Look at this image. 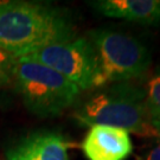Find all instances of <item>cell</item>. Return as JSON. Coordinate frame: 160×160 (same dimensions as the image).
Listing matches in <instances>:
<instances>
[{
  "label": "cell",
  "mask_w": 160,
  "mask_h": 160,
  "mask_svg": "<svg viewBox=\"0 0 160 160\" xmlns=\"http://www.w3.org/2000/svg\"><path fill=\"white\" fill-rule=\"evenodd\" d=\"M145 94L148 109L160 112V72L153 75L148 80L145 88Z\"/></svg>",
  "instance_id": "obj_10"
},
{
  "label": "cell",
  "mask_w": 160,
  "mask_h": 160,
  "mask_svg": "<svg viewBox=\"0 0 160 160\" xmlns=\"http://www.w3.org/2000/svg\"><path fill=\"white\" fill-rule=\"evenodd\" d=\"M28 57L57 71L80 90L96 88L98 74L96 52L84 37L58 42L28 55Z\"/></svg>",
  "instance_id": "obj_5"
},
{
  "label": "cell",
  "mask_w": 160,
  "mask_h": 160,
  "mask_svg": "<svg viewBox=\"0 0 160 160\" xmlns=\"http://www.w3.org/2000/svg\"><path fill=\"white\" fill-rule=\"evenodd\" d=\"M88 160H126L133 152L129 133L104 125L92 126L82 142Z\"/></svg>",
  "instance_id": "obj_6"
},
{
  "label": "cell",
  "mask_w": 160,
  "mask_h": 160,
  "mask_svg": "<svg viewBox=\"0 0 160 160\" xmlns=\"http://www.w3.org/2000/svg\"><path fill=\"white\" fill-rule=\"evenodd\" d=\"M89 37L98 65L96 88L139 78L149 69L151 52L131 34L98 29L89 32Z\"/></svg>",
  "instance_id": "obj_4"
},
{
  "label": "cell",
  "mask_w": 160,
  "mask_h": 160,
  "mask_svg": "<svg viewBox=\"0 0 160 160\" xmlns=\"http://www.w3.org/2000/svg\"><path fill=\"white\" fill-rule=\"evenodd\" d=\"M2 2H4V1H0V5H1V4H2Z\"/></svg>",
  "instance_id": "obj_13"
},
{
  "label": "cell",
  "mask_w": 160,
  "mask_h": 160,
  "mask_svg": "<svg viewBox=\"0 0 160 160\" xmlns=\"http://www.w3.org/2000/svg\"><path fill=\"white\" fill-rule=\"evenodd\" d=\"M137 160H160V140L151 143L141 154L138 155Z\"/></svg>",
  "instance_id": "obj_11"
},
{
  "label": "cell",
  "mask_w": 160,
  "mask_h": 160,
  "mask_svg": "<svg viewBox=\"0 0 160 160\" xmlns=\"http://www.w3.org/2000/svg\"><path fill=\"white\" fill-rule=\"evenodd\" d=\"M13 82L26 108L38 116L62 114L81 92L64 76L28 56L17 58Z\"/></svg>",
  "instance_id": "obj_3"
},
{
  "label": "cell",
  "mask_w": 160,
  "mask_h": 160,
  "mask_svg": "<svg viewBox=\"0 0 160 160\" xmlns=\"http://www.w3.org/2000/svg\"><path fill=\"white\" fill-rule=\"evenodd\" d=\"M17 58L5 49L0 48V87L8 86L13 82Z\"/></svg>",
  "instance_id": "obj_9"
},
{
  "label": "cell",
  "mask_w": 160,
  "mask_h": 160,
  "mask_svg": "<svg viewBox=\"0 0 160 160\" xmlns=\"http://www.w3.org/2000/svg\"><path fill=\"white\" fill-rule=\"evenodd\" d=\"M149 115H151V125L157 132L158 138H160V112L149 109Z\"/></svg>",
  "instance_id": "obj_12"
},
{
  "label": "cell",
  "mask_w": 160,
  "mask_h": 160,
  "mask_svg": "<svg viewBox=\"0 0 160 160\" xmlns=\"http://www.w3.org/2000/svg\"><path fill=\"white\" fill-rule=\"evenodd\" d=\"M90 4L104 17L160 25V0H98Z\"/></svg>",
  "instance_id": "obj_8"
},
{
  "label": "cell",
  "mask_w": 160,
  "mask_h": 160,
  "mask_svg": "<svg viewBox=\"0 0 160 160\" xmlns=\"http://www.w3.org/2000/svg\"><path fill=\"white\" fill-rule=\"evenodd\" d=\"M69 143L57 132H36L7 152V160H69Z\"/></svg>",
  "instance_id": "obj_7"
},
{
  "label": "cell",
  "mask_w": 160,
  "mask_h": 160,
  "mask_svg": "<svg viewBox=\"0 0 160 160\" xmlns=\"http://www.w3.org/2000/svg\"><path fill=\"white\" fill-rule=\"evenodd\" d=\"M70 38L72 24L61 8L28 1L0 5V48L16 57Z\"/></svg>",
  "instance_id": "obj_1"
},
{
  "label": "cell",
  "mask_w": 160,
  "mask_h": 160,
  "mask_svg": "<svg viewBox=\"0 0 160 160\" xmlns=\"http://www.w3.org/2000/svg\"><path fill=\"white\" fill-rule=\"evenodd\" d=\"M75 119L83 126L119 127L145 138H158L151 125L145 90L129 82L112 86L92 94L77 107Z\"/></svg>",
  "instance_id": "obj_2"
}]
</instances>
